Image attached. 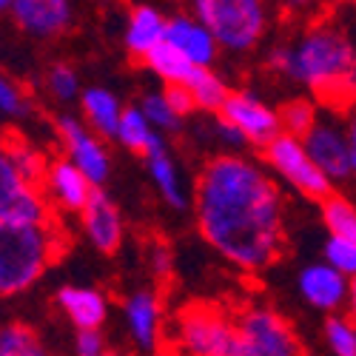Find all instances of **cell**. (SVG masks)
Returning a JSON list of instances; mask_svg holds the SVG:
<instances>
[{
	"label": "cell",
	"instance_id": "obj_39",
	"mask_svg": "<svg viewBox=\"0 0 356 356\" xmlns=\"http://www.w3.org/2000/svg\"><path fill=\"white\" fill-rule=\"evenodd\" d=\"M348 302H350V314L356 316V277H350V291H348Z\"/></svg>",
	"mask_w": 356,
	"mask_h": 356
},
{
	"label": "cell",
	"instance_id": "obj_37",
	"mask_svg": "<svg viewBox=\"0 0 356 356\" xmlns=\"http://www.w3.org/2000/svg\"><path fill=\"white\" fill-rule=\"evenodd\" d=\"M148 259H152V271L157 280H168L171 277V248L165 243H154L148 248Z\"/></svg>",
	"mask_w": 356,
	"mask_h": 356
},
{
	"label": "cell",
	"instance_id": "obj_9",
	"mask_svg": "<svg viewBox=\"0 0 356 356\" xmlns=\"http://www.w3.org/2000/svg\"><path fill=\"white\" fill-rule=\"evenodd\" d=\"M217 114L225 123H231L251 145H259V148L282 131L280 111H274L268 103H262L251 92H231Z\"/></svg>",
	"mask_w": 356,
	"mask_h": 356
},
{
	"label": "cell",
	"instance_id": "obj_24",
	"mask_svg": "<svg viewBox=\"0 0 356 356\" xmlns=\"http://www.w3.org/2000/svg\"><path fill=\"white\" fill-rule=\"evenodd\" d=\"M186 86H188V92L194 97V106L200 111H220L225 97L231 95L225 80L217 72H211V66H194L188 80H186Z\"/></svg>",
	"mask_w": 356,
	"mask_h": 356
},
{
	"label": "cell",
	"instance_id": "obj_35",
	"mask_svg": "<svg viewBox=\"0 0 356 356\" xmlns=\"http://www.w3.org/2000/svg\"><path fill=\"white\" fill-rule=\"evenodd\" d=\"M165 97H168V103L174 106V111L180 114V117H188V114L197 108L186 83H171V86H165Z\"/></svg>",
	"mask_w": 356,
	"mask_h": 356
},
{
	"label": "cell",
	"instance_id": "obj_5",
	"mask_svg": "<svg viewBox=\"0 0 356 356\" xmlns=\"http://www.w3.org/2000/svg\"><path fill=\"white\" fill-rule=\"evenodd\" d=\"M174 350L180 356H231L240 350L236 322L217 305H188L174 322Z\"/></svg>",
	"mask_w": 356,
	"mask_h": 356
},
{
	"label": "cell",
	"instance_id": "obj_13",
	"mask_svg": "<svg viewBox=\"0 0 356 356\" xmlns=\"http://www.w3.org/2000/svg\"><path fill=\"white\" fill-rule=\"evenodd\" d=\"M350 280L328 262H314L300 271V293L316 311H337L348 302Z\"/></svg>",
	"mask_w": 356,
	"mask_h": 356
},
{
	"label": "cell",
	"instance_id": "obj_6",
	"mask_svg": "<svg viewBox=\"0 0 356 356\" xmlns=\"http://www.w3.org/2000/svg\"><path fill=\"white\" fill-rule=\"evenodd\" d=\"M240 350L245 356H302V342L293 325L265 305H248L234 314Z\"/></svg>",
	"mask_w": 356,
	"mask_h": 356
},
{
	"label": "cell",
	"instance_id": "obj_8",
	"mask_svg": "<svg viewBox=\"0 0 356 356\" xmlns=\"http://www.w3.org/2000/svg\"><path fill=\"white\" fill-rule=\"evenodd\" d=\"M54 217L43 186L26 180L17 165L0 152V220L6 222H43Z\"/></svg>",
	"mask_w": 356,
	"mask_h": 356
},
{
	"label": "cell",
	"instance_id": "obj_2",
	"mask_svg": "<svg viewBox=\"0 0 356 356\" xmlns=\"http://www.w3.org/2000/svg\"><path fill=\"white\" fill-rule=\"evenodd\" d=\"M268 69L308 86L328 108L348 111L356 103V46L325 20L311 23L296 43L274 46Z\"/></svg>",
	"mask_w": 356,
	"mask_h": 356
},
{
	"label": "cell",
	"instance_id": "obj_15",
	"mask_svg": "<svg viewBox=\"0 0 356 356\" xmlns=\"http://www.w3.org/2000/svg\"><path fill=\"white\" fill-rule=\"evenodd\" d=\"M80 217H83L86 236L92 240V245L97 251L114 254L117 248H120V243H123V220H120V211H117V205L108 200L106 191L95 188V194L88 197Z\"/></svg>",
	"mask_w": 356,
	"mask_h": 356
},
{
	"label": "cell",
	"instance_id": "obj_17",
	"mask_svg": "<svg viewBox=\"0 0 356 356\" xmlns=\"http://www.w3.org/2000/svg\"><path fill=\"white\" fill-rule=\"evenodd\" d=\"M57 308L69 316V322L77 331L103 328V322L108 316V300L95 288H77V285L60 288L57 291Z\"/></svg>",
	"mask_w": 356,
	"mask_h": 356
},
{
	"label": "cell",
	"instance_id": "obj_23",
	"mask_svg": "<svg viewBox=\"0 0 356 356\" xmlns=\"http://www.w3.org/2000/svg\"><path fill=\"white\" fill-rule=\"evenodd\" d=\"M0 152H3V154L17 165V171L26 177V180H32V183L43 186L49 163L43 160V154H40L38 148H35L32 143H29L26 137H20L17 131H6V134H0Z\"/></svg>",
	"mask_w": 356,
	"mask_h": 356
},
{
	"label": "cell",
	"instance_id": "obj_10",
	"mask_svg": "<svg viewBox=\"0 0 356 356\" xmlns=\"http://www.w3.org/2000/svg\"><path fill=\"white\" fill-rule=\"evenodd\" d=\"M57 131L66 145V157L92 180L95 188H100L108 180V152L106 145L88 131L83 123H77L74 117H60L57 120Z\"/></svg>",
	"mask_w": 356,
	"mask_h": 356
},
{
	"label": "cell",
	"instance_id": "obj_22",
	"mask_svg": "<svg viewBox=\"0 0 356 356\" xmlns=\"http://www.w3.org/2000/svg\"><path fill=\"white\" fill-rule=\"evenodd\" d=\"M114 140H120V145H126L129 152L145 157L152 154L154 148L163 145V137L160 131L148 123V117L143 114V108L131 106V108H123V117H120V126H117V134Z\"/></svg>",
	"mask_w": 356,
	"mask_h": 356
},
{
	"label": "cell",
	"instance_id": "obj_14",
	"mask_svg": "<svg viewBox=\"0 0 356 356\" xmlns=\"http://www.w3.org/2000/svg\"><path fill=\"white\" fill-rule=\"evenodd\" d=\"M9 12L32 38H57L72 26V0H12Z\"/></svg>",
	"mask_w": 356,
	"mask_h": 356
},
{
	"label": "cell",
	"instance_id": "obj_33",
	"mask_svg": "<svg viewBox=\"0 0 356 356\" xmlns=\"http://www.w3.org/2000/svg\"><path fill=\"white\" fill-rule=\"evenodd\" d=\"M0 114H6V117H20L26 114V97L20 88L0 74Z\"/></svg>",
	"mask_w": 356,
	"mask_h": 356
},
{
	"label": "cell",
	"instance_id": "obj_25",
	"mask_svg": "<svg viewBox=\"0 0 356 356\" xmlns=\"http://www.w3.org/2000/svg\"><path fill=\"white\" fill-rule=\"evenodd\" d=\"M145 66L152 69L165 86L186 83L188 74H191V69H194V63L188 60V57L180 49H177V46H171L168 40H163L160 46H154L152 51L145 54Z\"/></svg>",
	"mask_w": 356,
	"mask_h": 356
},
{
	"label": "cell",
	"instance_id": "obj_11",
	"mask_svg": "<svg viewBox=\"0 0 356 356\" xmlns=\"http://www.w3.org/2000/svg\"><path fill=\"white\" fill-rule=\"evenodd\" d=\"M308 154L314 157V163L322 168V174L328 177L331 183H342L353 174V163H350V137L337 129L334 123H322L316 120L314 129L302 137Z\"/></svg>",
	"mask_w": 356,
	"mask_h": 356
},
{
	"label": "cell",
	"instance_id": "obj_4",
	"mask_svg": "<svg viewBox=\"0 0 356 356\" xmlns=\"http://www.w3.org/2000/svg\"><path fill=\"white\" fill-rule=\"evenodd\" d=\"M191 15L234 54L259 46L268 32V0H188Z\"/></svg>",
	"mask_w": 356,
	"mask_h": 356
},
{
	"label": "cell",
	"instance_id": "obj_42",
	"mask_svg": "<svg viewBox=\"0 0 356 356\" xmlns=\"http://www.w3.org/2000/svg\"><path fill=\"white\" fill-rule=\"evenodd\" d=\"M231 356H245V353H243V350H236V353H231Z\"/></svg>",
	"mask_w": 356,
	"mask_h": 356
},
{
	"label": "cell",
	"instance_id": "obj_26",
	"mask_svg": "<svg viewBox=\"0 0 356 356\" xmlns=\"http://www.w3.org/2000/svg\"><path fill=\"white\" fill-rule=\"evenodd\" d=\"M0 356H49L40 334L26 322L0 325Z\"/></svg>",
	"mask_w": 356,
	"mask_h": 356
},
{
	"label": "cell",
	"instance_id": "obj_40",
	"mask_svg": "<svg viewBox=\"0 0 356 356\" xmlns=\"http://www.w3.org/2000/svg\"><path fill=\"white\" fill-rule=\"evenodd\" d=\"M6 9H12V0H0V12H6Z\"/></svg>",
	"mask_w": 356,
	"mask_h": 356
},
{
	"label": "cell",
	"instance_id": "obj_18",
	"mask_svg": "<svg viewBox=\"0 0 356 356\" xmlns=\"http://www.w3.org/2000/svg\"><path fill=\"white\" fill-rule=\"evenodd\" d=\"M126 322H129V331L131 339L143 348V350H154L160 345V300L157 293L152 291H137L126 300Z\"/></svg>",
	"mask_w": 356,
	"mask_h": 356
},
{
	"label": "cell",
	"instance_id": "obj_21",
	"mask_svg": "<svg viewBox=\"0 0 356 356\" xmlns=\"http://www.w3.org/2000/svg\"><path fill=\"white\" fill-rule=\"evenodd\" d=\"M145 165H148V174H152L154 186L160 188L163 200L171 205V209H186L188 205V197H186V188H183V180H180V171H177V163L171 160L165 143L160 148H154L152 154L143 157Z\"/></svg>",
	"mask_w": 356,
	"mask_h": 356
},
{
	"label": "cell",
	"instance_id": "obj_34",
	"mask_svg": "<svg viewBox=\"0 0 356 356\" xmlns=\"http://www.w3.org/2000/svg\"><path fill=\"white\" fill-rule=\"evenodd\" d=\"M74 350H77V356H106L108 353L100 328H83V331H77Z\"/></svg>",
	"mask_w": 356,
	"mask_h": 356
},
{
	"label": "cell",
	"instance_id": "obj_36",
	"mask_svg": "<svg viewBox=\"0 0 356 356\" xmlns=\"http://www.w3.org/2000/svg\"><path fill=\"white\" fill-rule=\"evenodd\" d=\"M280 6L288 17H314V15H322L325 9V0H280Z\"/></svg>",
	"mask_w": 356,
	"mask_h": 356
},
{
	"label": "cell",
	"instance_id": "obj_3",
	"mask_svg": "<svg viewBox=\"0 0 356 356\" xmlns=\"http://www.w3.org/2000/svg\"><path fill=\"white\" fill-rule=\"evenodd\" d=\"M66 248V234L54 217L43 222L0 220V296H15L32 288L43 271Z\"/></svg>",
	"mask_w": 356,
	"mask_h": 356
},
{
	"label": "cell",
	"instance_id": "obj_28",
	"mask_svg": "<svg viewBox=\"0 0 356 356\" xmlns=\"http://www.w3.org/2000/svg\"><path fill=\"white\" fill-rule=\"evenodd\" d=\"M316 120H319L316 108H314V103L305 100V97H293V100H288V103L280 108L282 131H288V134H293V137H305V134L314 129Z\"/></svg>",
	"mask_w": 356,
	"mask_h": 356
},
{
	"label": "cell",
	"instance_id": "obj_12",
	"mask_svg": "<svg viewBox=\"0 0 356 356\" xmlns=\"http://www.w3.org/2000/svg\"><path fill=\"white\" fill-rule=\"evenodd\" d=\"M43 191H46L49 202L57 205L60 211H74L77 214V211L86 209L88 197L95 194V186L69 157H60V160L49 163Z\"/></svg>",
	"mask_w": 356,
	"mask_h": 356
},
{
	"label": "cell",
	"instance_id": "obj_31",
	"mask_svg": "<svg viewBox=\"0 0 356 356\" xmlns=\"http://www.w3.org/2000/svg\"><path fill=\"white\" fill-rule=\"evenodd\" d=\"M322 257H325L328 265H334L337 271H342L348 280L356 277V243L331 234L328 240H325V245H322Z\"/></svg>",
	"mask_w": 356,
	"mask_h": 356
},
{
	"label": "cell",
	"instance_id": "obj_20",
	"mask_svg": "<svg viewBox=\"0 0 356 356\" xmlns=\"http://www.w3.org/2000/svg\"><path fill=\"white\" fill-rule=\"evenodd\" d=\"M80 103H83V114H86L88 126L97 134H103V137L117 134V126H120V117H123V106L117 100V95H111L108 88L95 86L80 95Z\"/></svg>",
	"mask_w": 356,
	"mask_h": 356
},
{
	"label": "cell",
	"instance_id": "obj_16",
	"mask_svg": "<svg viewBox=\"0 0 356 356\" xmlns=\"http://www.w3.org/2000/svg\"><path fill=\"white\" fill-rule=\"evenodd\" d=\"M165 40L180 49L194 66H211L222 49L217 43V38L194 15L191 17H186V15L171 17L165 23Z\"/></svg>",
	"mask_w": 356,
	"mask_h": 356
},
{
	"label": "cell",
	"instance_id": "obj_1",
	"mask_svg": "<svg viewBox=\"0 0 356 356\" xmlns=\"http://www.w3.org/2000/svg\"><path fill=\"white\" fill-rule=\"evenodd\" d=\"M197 228L222 259L259 274L285 254V200L274 177L240 154H217L194 186Z\"/></svg>",
	"mask_w": 356,
	"mask_h": 356
},
{
	"label": "cell",
	"instance_id": "obj_41",
	"mask_svg": "<svg viewBox=\"0 0 356 356\" xmlns=\"http://www.w3.org/2000/svg\"><path fill=\"white\" fill-rule=\"evenodd\" d=\"M337 3H356V0H337Z\"/></svg>",
	"mask_w": 356,
	"mask_h": 356
},
{
	"label": "cell",
	"instance_id": "obj_44",
	"mask_svg": "<svg viewBox=\"0 0 356 356\" xmlns=\"http://www.w3.org/2000/svg\"><path fill=\"white\" fill-rule=\"evenodd\" d=\"M114 356H117V353H114Z\"/></svg>",
	"mask_w": 356,
	"mask_h": 356
},
{
	"label": "cell",
	"instance_id": "obj_7",
	"mask_svg": "<svg viewBox=\"0 0 356 356\" xmlns=\"http://www.w3.org/2000/svg\"><path fill=\"white\" fill-rule=\"evenodd\" d=\"M262 157L280 174L285 183H291L296 191L308 200H325L334 194V183L322 174V168L314 163L302 137H293L288 131H280L271 143L262 145Z\"/></svg>",
	"mask_w": 356,
	"mask_h": 356
},
{
	"label": "cell",
	"instance_id": "obj_30",
	"mask_svg": "<svg viewBox=\"0 0 356 356\" xmlns=\"http://www.w3.org/2000/svg\"><path fill=\"white\" fill-rule=\"evenodd\" d=\"M325 342L334 356H356V325L348 316L325 319Z\"/></svg>",
	"mask_w": 356,
	"mask_h": 356
},
{
	"label": "cell",
	"instance_id": "obj_29",
	"mask_svg": "<svg viewBox=\"0 0 356 356\" xmlns=\"http://www.w3.org/2000/svg\"><path fill=\"white\" fill-rule=\"evenodd\" d=\"M143 114L148 117V123H152L157 131H177L183 123V117L174 111V106L168 103L165 92H152L143 97Z\"/></svg>",
	"mask_w": 356,
	"mask_h": 356
},
{
	"label": "cell",
	"instance_id": "obj_27",
	"mask_svg": "<svg viewBox=\"0 0 356 356\" xmlns=\"http://www.w3.org/2000/svg\"><path fill=\"white\" fill-rule=\"evenodd\" d=\"M322 222L331 234L345 236L356 243V205L339 194H331L322 200Z\"/></svg>",
	"mask_w": 356,
	"mask_h": 356
},
{
	"label": "cell",
	"instance_id": "obj_19",
	"mask_svg": "<svg viewBox=\"0 0 356 356\" xmlns=\"http://www.w3.org/2000/svg\"><path fill=\"white\" fill-rule=\"evenodd\" d=\"M165 23L168 20L154 6H148V3L134 6L129 26H126V49L134 57H140V60H145V54L165 40Z\"/></svg>",
	"mask_w": 356,
	"mask_h": 356
},
{
	"label": "cell",
	"instance_id": "obj_32",
	"mask_svg": "<svg viewBox=\"0 0 356 356\" xmlns=\"http://www.w3.org/2000/svg\"><path fill=\"white\" fill-rule=\"evenodd\" d=\"M46 88H49V95L57 97V100H74L80 95V77L72 66L57 63L46 74Z\"/></svg>",
	"mask_w": 356,
	"mask_h": 356
},
{
	"label": "cell",
	"instance_id": "obj_38",
	"mask_svg": "<svg viewBox=\"0 0 356 356\" xmlns=\"http://www.w3.org/2000/svg\"><path fill=\"white\" fill-rule=\"evenodd\" d=\"M348 137H350V163H353V174H356V114H353V120H350Z\"/></svg>",
	"mask_w": 356,
	"mask_h": 356
},
{
	"label": "cell",
	"instance_id": "obj_43",
	"mask_svg": "<svg viewBox=\"0 0 356 356\" xmlns=\"http://www.w3.org/2000/svg\"><path fill=\"white\" fill-rule=\"evenodd\" d=\"M106 356H114V353H106Z\"/></svg>",
	"mask_w": 356,
	"mask_h": 356
}]
</instances>
